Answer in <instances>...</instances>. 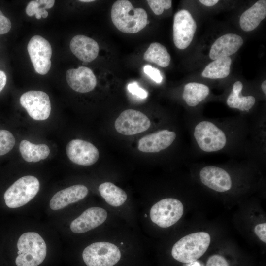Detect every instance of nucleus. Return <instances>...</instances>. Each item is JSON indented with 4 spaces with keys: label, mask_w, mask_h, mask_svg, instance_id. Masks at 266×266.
Returning <instances> with one entry per match:
<instances>
[{
    "label": "nucleus",
    "mask_w": 266,
    "mask_h": 266,
    "mask_svg": "<svg viewBox=\"0 0 266 266\" xmlns=\"http://www.w3.org/2000/svg\"><path fill=\"white\" fill-rule=\"evenodd\" d=\"M193 137L197 147L205 153L219 152L231 142V135L219 123L211 120H200L195 124Z\"/></svg>",
    "instance_id": "nucleus-1"
},
{
    "label": "nucleus",
    "mask_w": 266,
    "mask_h": 266,
    "mask_svg": "<svg viewBox=\"0 0 266 266\" xmlns=\"http://www.w3.org/2000/svg\"><path fill=\"white\" fill-rule=\"evenodd\" d=\"M111 17L114 26L122 32L136 33L147 24V14L141 8H135L130 1L119 0L111 8Z\"/></svg>",
    "instance_id": "nucleus-2"
},
{
    "label": "nucleus",
    "mask_w": 266,
    "mask_h": 266,
    "mask_svg": "<svg viewBox=\"0 0 266 266\" xmlns=\"http://www.w3.org/2000/svg\"><path fill=\"white\" fill-rule=\"evenodd\" d=\"M211 241L209 234L198 232L184 236L173 246V258L183 263H192L200 258L207 251Z\"/></svg>",
    "instance_id": "nucleus-3"
},
{
    "label": "nucleus",
    "mask_w": 266,
    "mask_h": 266,
    "mask_svg": "<svg viewBox=\"0 0 266 266\" xmlns=\"http://www.w3.org/2000/svg\"><path fill=\"white\" fill-rule=\"evenodd\" d=\"M17 245L18 255L15 263L17 266H37L45 258L46 245L37 233H24L20 236Z\"/></svg>",
    "instance_id": "nucleus-4"
},
{
    "label": "nucleus",
    "mask_w": 266,
    "mask_h": 266,
    "mask_svg": "<svg viewBox=\"0 0 266 266\" xmlns=\"http://www.w3.org/2000/svg\"><path fill=\"white\" fill-rule=\"evenodd\" d=\"M39 187L38 180L33 176L20 178L5 191L4 199L6 205L11 208L24 205L36 195Z\"/></svg>",
    "instance_id": "nucleus-5"
},
{
    "label": "nucleus",
    "mask_w": 266,
    "mask_h": 266,
    "mask_svg": "<svg viewBox=\"0 0 266 266\" xmlns=\"http://www.w3.org/2000/svg\"><path fill=\"white\" fill-rule=\"evenodd\" d=\"M121 252L114 244L108 242H97L86 247L82 258L87 266H113L121 258Z\"/></svg>",
    "instance_id": "nucleus-6"
},
{
    "label": "nucleus",
    "mask_w": 266,
    "mask_h": 266,
    "mask_svg": "<svg viewBox=\"0 0 266 266\" xmlns=\"http://www.w3.org/2000/svg\"><path fill=\"white\" fill-rule=\"evenodd\" d=\"M184 213L182 203L178 200L168 198L162 199L151 207V221L161 228H166L177 222Z\"/></svg>",
    "instance_id": "nucleus-7"
},
{
    "label": "nucleus",
    "mask_w": 266,
    "mask_h": 266,
    "mask_svg": "<svg viewBox=\"0 0 266 266\" xmlns=\"http://www.w3.org/2000/svg\"><path fill=\"white\" fill-rule=\"evenodd\" d=\"M197 29V24L191 13L182 9L174 15L173 25V40L175 46L185 49L191 43Z\"/></svg>",
    "instance_id": "nucleus-8"
},
{
    "label": "nucleus",
    "mask_w": 266,
    "mask_h": 266,
    "mask_svg": "<svg viewBox=\"0 0 266 266\" xmlns=\"http://www.w3.org/2000/svg\"><path fill=\"white\" fill-rule=\"evenodd\" d=\"M27 50L36 72L46 74L51 66L52 48L49 41L40 35H34L30 40Z\"/></svg>",
    "instance_id": "nucleus-9"
},
{
    "label": "nucleus",
    "mask_w": 266,
    "mask_h": 266,
    "mask_svg": "<svg viewBox=\"0 0 266 266\" xmlns=\"http://www.w3.org/2000/svg\"><path fill=\"white\" fill-rule=\"evenodd\" d=\"M20 102L29 116L35 120H45L50 116V100L49 96L44 92H26L21 96Z\"/></svg>",
    "instance_id": "nucleus-10"
},
{
    "label": "nucleus",
    "mask_w": 266,
    "mask_h": 266,
    "mask_svg": "<svg viewBox=\"0 0 266 266\" xmlns=\"http://www.w3.org/2000/svg\"><path fill=\"white\" fill-rule=\"evenodd\" d=\"M150 125V120L146 115L132 109L123 111L114 124L116 130L125 135H132L143 132L148 130Z\"/></svg>",
    "instance_id": "nucleus-11"
},
{
    "label": "nucleus",
    "mask_w": 266,
    "mask_h": 266,
    "mask_svg": "<svg viewBox=\"0 0 266 266\" xmlns=\"http://www.w3.org/2000/svg\"><path fill=\"white\" fill-rule=\"evenodd\" d=\"M199 176L204 185L217 192H227L233 186L229 173L218 166L208 165L203 167L200 171Z\"/></svg>",
    "instance_id": "nucleus-12"
},
{
    "label": "nucleus",
    "mask_w": 266,
    "mask_h": 266,
    "mask_svg": "<svg viewBox=\"0 0 266 266\" xmlns=\"http://www.w3.org/2000/svg\"><path fill=\"white\" fill-rule=\"evenodd\" d=\"M67 157L73 163L81 166H91L98 160L99 152L91 143L81 140L73 139L66 147Z\"/></svg>",
    "instance_id": "nucleus-13"
},
{
    "label": "nucleus",
    "mask_w": 266,
    "mask_h": 266,
    "mask_svg": "<svg viewBox=\"0 0 266 266\" xmlns=\"http://www.w3.org/2000/svg\"><path fill=\"white\" fill-rule=\"evenodd\" d=\"M176 137L174 131L159 130L142 137L138 142L139 151L146 153L159 152L169 147Z\"/></svg>",
    "instance_id": "nucleus-14"
},
{
    "label": "nucleus",
    "mask_w": 266,
    "mask_h": 266,
    "mask_svg": "<svg viewBox=\"0 0 266 266\" xmlns=\"http://www.w3.org/2000/svg\"><path fill=\"white\" fill-rule=\"evenodd\" d=\"M107 217V212L104 209L90 207L71 222L70 228L74 233H84L101 225Z\"/></svg>",
    "instance_id": "nucleus-15"
},
{
    "label": "nucleus",
    "mask_w": 266,
    "mask_h": 266,
    "mask_svg": "<svg viewBox=\"0 0 266 266\" xmlns=\"http://www.w3.org/2000/svg\"><path fill=\"white\" fill-rule=\"evenodd\" d=\"M66 77L69 87L79 93L90 92L97 84V79L92 70L84 66L67 70Z\"/></svg>",
    "instance_id": "nucleus-16"
},
{
    "label": "nucleus",
    "mask_w": 266,
    "mask_h": 266,
    "mask_svg": "<svg viewBox=\"0 0 266 266\" xmlns=\"http://www.w3.org/2000/svg\"><path fill=\"white\" fill-rule=\"evenodd\" d=\"M243 43L241 36L234 33L224 34L212 45L209 56L215 60L223 57H229L236 52Z\"/></svg>",
    "instance_id": "nucleus-17"
},
{
    "label": "nucleus",
    "mask_w": 266,
    "mask_h": 266,
    "mask_svg": "<svg viewBox=\"0 0 266 266\" xmlns=\"http://www.w3.org/2000/svg\"><path fill=\"white\" fill-rule=\"evenodd\" d=\"M69 47L72 53L84 63L94 60L98 56L99 46L95 40L84 35H77L71 40Z\"/></svg>",
    "instance_id": "nucleus-18"
},
{
    "label": "nucleus",
    "mask_w": 266,
    "mask_h": 266,
    "mask_svg": "<svg viewBox=\"0 0 266 266\" xmlns=\"http://www.w3.org/2000/svg\"><path fill=\"white\" fill-rule=\"evenodd\" d=\"M87 188L83 185H75L57 192L51 198L50 207L53 210L61 209L86 197Z\"/></svg>",
    "instance_id": "nucleus-19"
},
{
    "label": "nucleus",
    "mask_w": 266,
    "mask_h": 266,
    "mask_svg": "<svg viewBox=\"0 0 266 266\" xmlns=\"http://www.w3.org/2000/svg\"><path fill=\"white\" fill-rule=\"evenodd\" d=\"M266 16V0H259L240 16L239 24L244 31L256 29Z\"/></svg>",
    "instance_id": "nucleus-20"
},
{
    "label": "nucleus",
    "mask_w": 266,
    "mask_h": 266,
    "mask_svg": "<svg viewBox=\"0 0 266 266\" xmlns=\"http://www.w3.org/2000/svg\"><path fill=\"white\" fill-rule=\"evenodd\" d=\"M243 87V84L241 81H236L227 97L226 103L231 108L248 112L255 104L256 99L251 95L243 96L242 94Z\"/></svg>",
    "instance_id": "nucleus-21"
},
{
    "label": "nucleus",
    "mask_w": 266,
    "mask_h": 266,
    "mask_svg": "<svg viewBox=\"0 0 266 266\" xmlns=\"http://www.w3.org/2000/svg\"><path fill=\"white\" fill-rule=\"evenodd\" d=\"M209 91L205 84L190 82L184 86L182 98L189 106L195 107L206 98Z\"/></svg>",
    "instance_id": "nucleus-22"
},
{
    "label": "nucleus",
    "mask_w": 266,
    "mask_h": 266,
    "mask_svg": "<svg viewBox=\"0 0 266 266\" xmlns=\"http://www.w3.org/2000/svg\"><path fill=\"white\" fill-rule=\"evenodd\" d=\"M19 151L22 158L28 162H39L45 159L50 154V149L47 145L34 144L27 140L20 142Z\"/></svg>",
    "instance_id": "nucleus-23"
},
{
    "label": "nucleus",
    "mask_w": 266,
    "mask_h": 266,
    "mask_svg": "<svg viewBox=\"0 0 266 266\" xmlns=\"http://www.w3.org/2000/svg\"><path fill=\"white\" fill-rule=\"evenodd\" d=\"M98 189L105 201L112 206H120L127 200L126 192L111 182H106L100 184Z\"/></svg>",
    "instance_id": "nucleus-24"
},
{
    "label": "nucleus",
    "mask_w": 266,
    "mask_h": 266,
    "mask_svg": "<svg viewBox=\"0 0 266 266\" xmlns=\"http://www.w3.org/2000/svg\"><path fill=\"white\" fill-rule=\"evenodd\" d=\"M232 59L229 57L221 58L209 63L204 69L202 76L210 79H221L227 77L230 71Z\"/></svg>",
    "instance_id": "nucleus-25"
},
{
    "label": "nucleus",
    "mask_w": 266,
    "mask_h": 266,
    "mask_svg": "<svg viewBox=\"0 0 266 266\" xmlns=\"http://www.w3.org/2000/svg\"><path fill=\"white\" fill-rule=\"evenodd\" d=\"M143 59L149 62L154 63L162 67L170 64L171 57L166 48L158 42L152 43L143 55Z\"/></svg>",
    "instance_id": "nucleus-26"
},
{
    "label": "nucleus",
    "mask_w": 266,
    "mask_h": 266,
    "mask_svg": "<svg viewBox=\"0 0 266 266\" xmlns=\"http://www.w3.org/2000/svg\"><path fill=\"white\" fill-rule=\"evenodd\" d=\"M55 3L53 0H36L29 2L26 8V13L29 16L34 15L37 19L46 18L48 12L46 9L52 8Z\"/></svg>",
    "instance_id": "nucleus-27"
},
{
    "label": "nucleus",
    "mask_w": 266,
    "mask_h": 266,
    "mask_svg": "<svg viewBox=\"0 0 266 266\" xmlns=\"http://www.w3.org/2000/svg\"><path fill=\"white\" fill-rule=\"evenodd\" d=\"M15 144V139L11 132L0 130V156L10 152Z\"/></svg>",
    "instance_id": "nucleus-28"
},
{
    "label": "nucleus",
    "mask_w": 266,
    "mask_h": 266,
    "mask_svg": "<svg viewBox=\"0 0 266 266\" xmlns=\"http://www.w3.org/2000/svg\"><path fill=\"white\" fill-rule=\"evenodd\" d=\"M147 2L156 15L162 14L164 9H169L172 5L171 0H147Z\"/></svg>",
    "instance_id": "nucleus-29"
},
{
    "label": "nucleus",
    "mask_w": 266,
    "mask_h": 266,
    "mask_svg": "<svg viewBox=\"0 0 266 266\" xmlns=\"http://www.w3.org/2000/svg\"><path fill=\"white\" fill-rule=\"evenodd\" d=\"M143 69L144 73L156 83L162 82L163 77L159 69L149 65L145 66Z\"/></svg>",
    "instance_id": "nucleus-30"
},
{
    "label": "nucleus",
    "mask_w": 266,
    "mask_h": 266,
    "mask_svg": "<svg viewBox=\"0 0 266 266\" xmlns=\"http://www.w3.org/2000/svg\"><path fill=\"white\" fill-rule=\"evenodd\" d=\"M127 88L131 94L137 96L139 98L144 99L148 96L147 91L140 87L137 82L135 81L129 84Z\"/></svg>",
    "instance_id": "nucleus-31"
},
{
    "label": "nucleus",
    "mask_w": 266,
    "mask_h": 266,
    "mask_svg": "<svg viewBox=\"0 0 266 266\" xmlns=\"http://www.w3.org/2000/svg\"><path fill=\"white\" fill-rule=\"evenodd\" d=\"M206 266H230L228 261L222 255L214 254L207 260Z\"/></svg>",
    "instance_id": "nucleus-32"
},
{
    "label": "nucleus",
    "mask_w": 266,
    "mask_h": 266,
    "mask_svg": "<svg viewBox=\"0 0 266 266\" xmlns=\"http://www.w3.org/2000/svg\"><path fill=\"white\" fill-rule=\"evenodd\" d=\"M11 28L10 20L0 10V35L7 33Z\"/></svg>",
    "instance_id": "nucleus-33"
},
{
    "label": "nucleus",
    "mask_w": 266,
    "mask_h": 266,
    "mask_svg": "<svg viewBox=\"0 0 266 266\" xmlns=\"http://www.w3.org/2000/svg\"><path fill=\"white\" fill-rule=\"evenodd\" d=\"M256 236L263 242L266 243V223H262L256 225L254 229Z\"/></svg>",
    "instance_id": "nucleus-34"
},
{
    "label": "nucleus",
    "mask_w": 266,
    "mask_h": 266,
    "mask_svg": "<svg viewBox=\"0 0 266 266\" xmlns=\"http://www.w3.org/2000/svg\"><path fill=\"white\" fill-rule=\"evenodd\" d=\"M6 81L7 77L5 73L2 70H0V92L5 87Z\"/></svg>",
    "instance_id": "nucleus-35"
},
{
    "label": "nucleus",
    "mask_w": 266,
    "mask_h": 266,
    "mask_svg": "<svg viewBox=\"0 0 266 266\" xmlns=\"http://www.w3.org/2000/svg\"><path fill=\"white\" fill-rule=\"evenodd\" d=\"M199 1L206 6H212L217 4L218 0H200Z\"/></svg>",
    "instance_id": "nucleus-36"
},
{
    "label": "nucleus",
    "mask_w": 266,
    "mask_h": 266,
    "mask_svg": "<svg viewBox=\"0 0 266 266\" xmlns=\"http://www.w3.org/2000/svg\"><path fill=\"white\" fill-rule=\"evenodd\" d=\"M262 90L264 93L265 95H266V80L263 81L261 84Z\"/></svg>",
    "instance_id": "nucleus-37"
},
{
    "label": "nucleus",
    "mask_w": 266,
    "mask_h": 266,
    "mask_svg": "<svg viewBox=\"0 0 266 266\" xmlns=\"http://www.w3.org/2000/svg\"><path fill=\"white\" fill-rule=\"evenodd\" d=\"M79 1L82 2H93L95 0H80Z\"/></svg>",
    "instance_id": "nucleus-38"
}]
</instances>
